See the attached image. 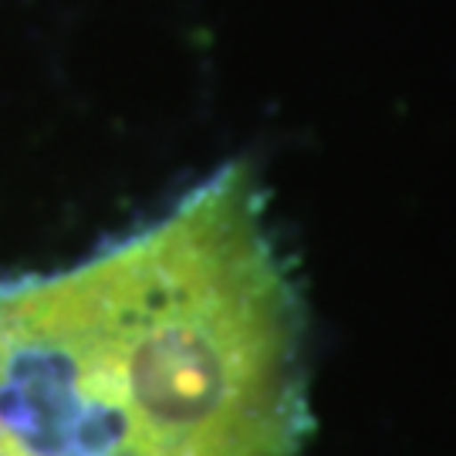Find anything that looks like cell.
I'll use <instances>...</instances> for the list:
<instances>
[{"instance_id":"cell-1","label":"cell","mask_w":456,"mask_h":456,"mask_svg":"<svg viewBox=\"0 0 456 456\" xmlns=\"http://www.w3.org/2000/svg\"><path fill=\"white\" fill-rule=\"evenodd\" d=\"M308 311L254 166L0 274V456H305Z\"/></svg>"}]
</instances>
